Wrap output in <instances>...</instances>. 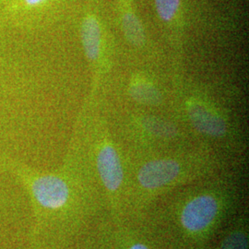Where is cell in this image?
<instances>
[{"label":"cell","instance_id":"7","mask_svg":"<svg viewBox=\"0 0 249 249\" xmlns=\"http://www.w3.org/2000/svg\"><path fill=\"white\" fill-rule=\"evenodd\" d=\"M122 29L126 39L134 45L141 46L145 42L142 24L135 13L130 0H119Z\"/></svg>","mask_w":249,"mask_h":249},{"label":"cell","instance_id":"10","mask_svg":"<svg viewBox=\"0 0 249 249\" xmlns=\"http://www.w3.org/2000/svg\"><path fill=\"white\" fill-rule=\"evenodd\" d=\"M8 2L9 11L12 14L22 11H30L44 5L48 0H4Z\"/></svg>","mask_w":249,"mask_h":249},{"label":"cell","instance_id":"1","mask_svg":"<svg viewBox=\"0 0 249 249\" xmlns=\"http://www.w3.org/2000/svg\"><path fill=\"white\" fill-rule=\"evenodd\" d=\"M247 206L245 186L217 173L160 196L132 223L151 249H215L220 232Z\"/></svg>","mask_w":249,"mask_h":249},{"label":"cell","instance_id":"3","mask_svg":"<svg viewBox=\"0 0 249 249\" xmlns=\"http://www.w3.org/2000/svg\"><path fill=\"white\" fill-rule=\"evenodd\" d=\"M217 166L202 151L141 158L129 165L123 219L137 221L160 196L217 174Z\"/></svg>","mask_w":249,"mask_h":249},{"label":"cell","instance_id":"9","mask_svg":"<svg viewBox=\"0 0 249 249\" xmlns=\"http://www.w3.org/2000/svg\"><path fill=\"white\" fill-rule=\"evenodd\" d=\"M157 13L163 21L169 22L178 16L181 0H154Z\"/></svg>","mask_w":249,"mask_h":249},{"label":"cell","instance_id":"6","mask_svg":"<svg viewBox=\"0 0 249 249\" xmlns=\"http://www.w3.org/2000/svg\"><path fill=\"white\" fill-rule=\"evenodd\" d=\"M80 36L85 54L90 62L97 61L101 52L102 29L97 17L86 15L81 22Z\"/></svg>","mask_w":249,"mask_h":249},{"label":"cell","instance_id":"4","mask_svg":"<svg viewBox=\"0 0 249 249\" xmlns=\"http://www.w3.org/2000/svg\"><path fill=\"white\" fill-rule=\"evenodd\" d=\"M215 249H249V206L225 225L217 238Z\"/></svg>","mask_w":249,"mask_h":249},{"label":"cell","instance_id":"5","mask_svg":"<svg viewBox=\"0 0 249 249\" xmlns=\"http://www.w3.org/2000/svg\"><path fill=\"white\" fill-rule=\"evenodd\" d=\"M189 119L196 131L211 140H224L228 135V126L223 117L206 107L192 104L188 107Z\"/></svg>","mask_w":249,"mask_h":249},{"label":"cell","instance_id":"2","mask_svg":"<svg viewBox=\"0 0 249 249\" xmlns=\"http://www.w3.org/2000/svg\"><path fill=\"white\" fill-rule=\"evenodd\" d=\"M24 184L36 216V248L78 249L107 205L89 171L70 166L58 172H41L6 160Z\"/></svg>","mask_w":249,"mask_h":249},{"label":"cell","instance_id":"8","mask_svg":"<svg viewBox=\"0 0 249 249\" xmlns=\"http://www.w3.org/2000/svg\"><path fill=\"white\" fill-rule=\"evenodd\" d=\"M130 94L136 101L146 105H157L160 100L159 91L144 81L133 84L130 88Z\"/></svg>","mask_w":249,"mask_h":249}]
</instances>
